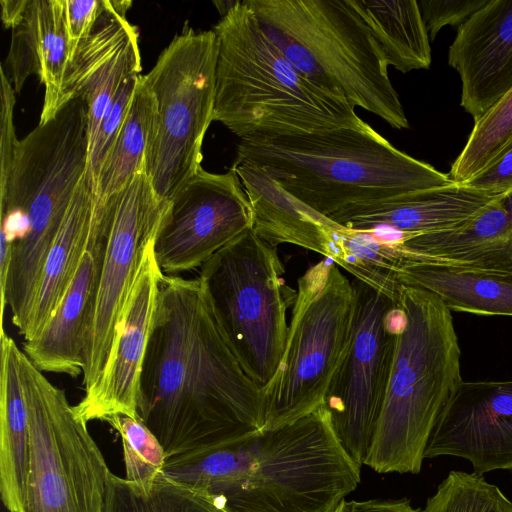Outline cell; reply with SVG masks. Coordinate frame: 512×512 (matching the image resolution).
<instances>
[{
  "instance_id": "cell-40",
  "label": "cell",
  "mask_w": 512,
  "mask_h": 512,
  "mask_svg": "<svg viewBox=\"0 0 512 512\" xmlns=\"http://www.w3.org/2000/svg\"><path fill=\"white\" fill-rule=\"evenodd\" d=\"M346 512H421L408 499H369L346 501Z\"/></svg>"
},
{
  "instance_id": "cell-23",
  "label": "cell",
  "mask_w": 512,
  "mask_h": 512,
  "mask_svg": "<svg viewBox=\"0 0 512 512\" xmlns=\"http://www.w3.org/2000/svg\"><path fill=\"white\" fill-rule=\"evenodd\" d=\"M397 277L435 294L450 311L512 316V271L410 261Z\"/></svg>"
},
{
  "instance_id": "cell-11",
  "label": "cell",
  "mask_w": 512,
  "mask_h": 512,
  "mask_svg": "<svg viewBox=\"0 0 512 512\" xmlns=\"http://www.w3.org/2000/svg\"><path fill=\"white\" fill-rule=\"evenodd\" d=\"M217 56L213 30L184 29L145 75L157 104L145 172L165 202L202 169L203 140L213 121Z\"/></svg>"
},
{
  "instance_id": "cell-38",
  "label": "cell",
  "mask_w": 512,
  "mask_h": 512,
  "mask_svg": "<svg viewBox=\"0 0 512 512\" xmlns=\"http://www.w3.org/2000/svg\"><path fill=\"white\" fill-rule=\"evenodd\" d=\"M70 48V60L78 45L93 29L105 0H61ZM69 60V62H70Z\"/></svg>"
},
{
  "instance_id": "cell-2",
  "label": "cell",
  "mask_w": 512,
  "mask_h": 512,
  "mask_svg": "<svg viewBox=\"0 0 512 512\" xmlns=\"http://www.w3.org/2000/svg\"><path fill=\"white\" fill-rule=\"evenodd\" d=\"M163 474L224 512H334L360 482L322 406L291 423L170 457Z\"/></svg>"
},
{
  "instance_id": "cell-13",
  "label": "cell",
  "mask_w": 512,
  "mask_h": 512,
  "mask_svg": "<svg viewBox=\"0 0 512 512\" xmlns=\"http://www.w3.org/2000/svg\"><path fill=\"white\" fill-rule=\"evenodd\" d=\"M100 202L107 216V240L86 346L84 391L96 383L107 365L145 249L169 204L157 195L145 171Z\"/></svg>"
},
{
  "instance_id": "cell-41",
  "label": "cell",
  "mask_w": 512,
  "mask_h": 512,
  "mask_svg": "<svg viewBox=\"0 0 512 512\" xmlns=\"http://www.w3.org/2000/svg\"><path fill=\"white\" fill-rule=\"evenodd\" d=\"M30 0H1L2 22L5 28H14L23 19Z\"/></svg>"
},
{
  "instance_id": "cell-8",
  "label": "cell",
  "mask_w": 512,
  "mask_h": 512,
  "mask_svg": "<svg viewBox=\"0 0 512 512\" xmlns=\"http://www.w3.org/2000/svg\"><path fill=\"white\" fill-rule=\"evenodd\" d=\"M283 273L275 246L250 228L206 261L198 277L225 340L262 389L282 359L286 313L296 298Z\"/></svg>"
},
{
  "instance_id": "cell-16",
  "label": "cell",
  "mask_w": 512,
  "mask_h": 512,
  "mask_svg": "<svg viewBox=\"0 0 512 512\" xmlns=\"http://www.w3.org/2000/svg\"><path fill=\"white\" fill-rule=\"evenodd\" d=\"M153 240L145 249L107 365L73 406L75 415L85 423L119 414L138 418L141 371L163 276L154 257Z\"/></svg>"
},
{
  "instance_id": "cell-31",
  "label": "cell",
  "mask_w": 512,
  "mask_h": 512,
  "mask_svg": "<svg viewBox=\"0 0 512 512\" xmlns=\"http://www.w3.org/2000/svg\"><path fill=\"white\" fill-rule=\"evenodd\" d=\"M140 72L141 57L136 33L80 87L76 96H81L87 104L90 146L121 83L128 76Z\"/></svg>"
},
{
  "instance_id": "cell-17",
  "label": "cell",
  "mask_w": 512,
  "mask_h": 512,
  "mask_svg": "<svg viewBox=\"0 0 512 512\" xmlns=\"http://www.w3.org/2000/svg\"><path fill=\"white\" fill-rule=\"evenodd\" d=\"M106 240V211L97 202L88 246L62 302L43 328L23 344L22 351L42 372L83 374Z\"/></svg>"
},
{
  "instance_id": "cell-36",
  "label": "cell",
  "mask_w": 512,
  "mask_h": 512,
  "mask_svg": "<svg viewBox=\"0 0 512 512\" xmlns=\"http://www.w3.org/2000/svg\"><path fill=\"white\" fill-rule=\"evenodd\" d=\"M490 0L418 1L430 40L445 26H460Z\"/></svg>"
},
{
  "instance_id": "cell-32",
  "label": "cell",
  "mask_w": 512,
  "mask_h": 512,
  "mask_svg": "<svg viewBox=\"0 0 512 512\" xmlns=\"http://www.w3.org/2000/svg\"><path fill=\"white\" fill-rule=\"evenodd\" d=\"M421 512H512V502L482 475L450 471Z\"/></svg>"
},
{
  "instance_id": "cell-39",
  "label": "cell",
  "mask_w": 512,
  "mask_h": 512,
  "mask_svg": "<svg viewBox=\"0 0 512 512\" xmlns=\"http://www.w3.org/2000/svg\"><path fill=\"white\" fill-rule=\"evenodd\" d=\"M465 183L488 192L507 193L511 191L512 141L486 168Z\"/></svg>"
},
{
  "instance_id": "cell-35",
  "label": "cell",
  "mask_w": 512,
  "mask_h": 512,
  "mask_svg": "<svg viewBox=\"0 0 512 512\" xmlns=\"http://www.w3.org/2000/svg\"><path fill=\"white\" fill-rule=\"evenodd\" d=\"M139 76L132 74L121 83L90 146L87 175L93 183L95 194L100 169L126 119Z\"/></svg>"
},
{
  "instance_id": "cell-1",
  "label": "cell",
  "mask_w": 512,
  "mask_h": 512,
  "mask_svg": "<svg viewBox=\"0 0 512 512\" xmlns=\"http://www.w3.org/2000/svg\"><path fill=\"white\" fill-rule=\"evenodd\" d=\"M137 414L167 459L263 428V389L229 347L199 278L162 276Z\"/></svg>"
},
{
  "instance_id": "cell-6",
  "label": "cell",
  "mask_w": 512,
  "mask_h": 512,
  "mask_svg": "<svg viewBox=\"0 0 512 512\" xmlns=\"http://www.w3.org/2000/svg\"><path fill=\"white\" fill-rule=\"evenodd\" d=\"M404 313L388 388L364 462L378 473L421 470L432 431L463 382L451 311L435 294L403 285Z\"/></svg>"
},
{
  "instance_id": "cell-42",
  "label": "cell",
  "mask_w": 512,
  "mask_h": 512,
  "mask_svg": "<svg viewBox=\"0 0 512 512\" xmlns=\"http://www.w3.org/2000/svg\"><path fill=\"white\" fill-rule=\"evenodd\" d=\"M334 512H346V500Z\"/></svg>"
},
{
  "instance_id": "cell-25",
  "label": "cell",
  "mask_w": 512,
  "mask_h": 512,
  "mask_svg": "<svg viewBox=\"0 0 512 512\" xmlns=\"http://www.w3.org/2000/svg\"><path fill=\"white\" fill-rule=\"evenodd\" d=\"M380 45L388 66L402 73L428 69L430 37L416 0H352Z\"/></svg>"
},
{
  "instance_id": "cell-3",
  "label": "cell",
  "mask_w": 512,
  "mask_h": 512,
  "mask_svg": "<svg viewBox=\"0 0 512 512\" xmlns=\"http://www.w3.org/2000/svg\"><path fill=\"white\" fill-rule=\"evenodd\" d=\"M218 56L213 121L240 139L367 129L339 92L305 77L267 36L246 1L214 26Z\"/></svg>"
},
{
  "instance_id": "cell-19",
  "label": "cell",
  "mask_w": 512,
  "mask_h": 512,
  "mask_svg": "<svg viewBox=\"0 0 512 512\" xmlns=\"http://www.w3.org/2000/svg\"><path fill=\"white\" fill-rule=\"evenodd\" d=\"M505 194L452 181L383 200L351 204L328 218L353 231L387 229L404 236L434 233L461 226Z\"/></svg>"
},
{
  "instance_id": "cell-18",
  "label": "cell",
  "mask_w": 512,
  "mask_h": 512,
  "mask_svg": "<svg viewBox=\"0 0 512 512\" xmlns=\"http://www.w3.org/2000/svg\"><path fill=\"white\" fill-rule=\"evenodd\" d=\"M448 64L461 80V106L476 121L512 89V0H490L460 25Z\"/></svg>"
},
{
  "instance_id": "cell-34",
  "label": "cell",
  "mask_w": 512,
  "mask_h": 512,
  "mask_svg": "<svg viewBox=\"0 0 512 512\" xmlns=\"http://www.w3.org/2000/svg\"><path fill=\"white\" fill-rule=\"evenodd\" d=\"M38 5L30 0L22 21L12 28L11 44L6 59L8 75L16 93L20 92L26 79L31 75L40 77L41 67L38 55Z\"/></svg>"
},
{
  "instance_id": "cell-15",
  "label": "cell",
  "mask_w": 512,
  "mask_h": 512,
  "mask_svg": "<svg viewBox=\"0 0 512 512\" xmlns=\"http://www.w3.org/2000/svg\"><path fill=\"white\" fill-rule=\"evenodd\" d=\"M468 460L474 473L512 471V380L463 382L443 409L424 457Z\"/></svg>"
},
{
  "instance_id": "cell-37",
  "label": "cell",
  "mask_w": 512,
  "mask_h": 512,
  "mask_svg": "<svg viewBox=\"0 0 512 512\" xmlns=\"http://www.w3.org/2000/svg\"><path fill=\"white\" fill-rule=\"evenodd\" d=\"M0 75V188H2L7 183L19 140L16 137L13 122L16 92L3 66H1Z\"/></svg>"
},
{
  "instance_id": "cell-14",
  "label": "cell",
  "mask_w": 512,
  "mask_h": 512,
  "mask_svg": "<svg viewBox=\"0 0 512 512\" xmlns=\"http://www.w3.org/2000/svg\"><path fill=\"white\" fill-rule=\"evenodd\" d=\"M252 209L236 172L194 175L169 202L153 240L165 276L201 267L252 228Z\"/></svg>"
},
{
  "instance_id": "cell-24",
  "label": "cell",
  "mask_w": 512,
  "mask_h": 512,
  "mask_svg": "<svg viewBox=\"0 0 512 512\" xmlns=\"http://www.w3.org/2000/svg\"><path fill=\"white\" fill-rule=\"evenodd\" d=\"M0 492L9 512H19L30 457V426L20 375L21 349L5 332L0 336Z\"/></svg>"
},
{
  "instance_id": "cell-10",
  "label": "cell",
  "mask_w": 512,
  "mask_h": 512,
  "mask_svg": "<svg viewBox=\"0 0 512 512\" xmlns=\"http://www.w3.org/2000/svg\"><path fill=\"white\" fill-rule=\"evenodd\" d=\"M20 375L28 407L30 457L19 512H109L112 476L87 423L65 392L22 351Z\"/></svg>"
},
{
  "instance_id": "cell-28",
  "label": "cell",
  "mask_w": 512,
  "mask_h": 512,
  "mask_svg": "<svg viewBox=\"0 0 512 512\" xmlns=\"http://www.w3.org/2000/svg\"><path fill=\"white\" fill-rule=\"evenodd\" d=\"M40 81L45 87L39 124L53 119L64 105L70 48L61 0H37Z\"/></svg>"
},
{
  "instance_id": "cell-9",
  "label": "cell",
  "mask_w": 512,
  "mask_h": 512,
  "mask_svg": "<svg viewBox=\"0 0 512 512\" xmlns=\"http://www.w3.org/2000/svg\"><path fill=\"white\" fill-rule=\"evenodd\" d=\"M339 268L326 258L297 281L282 359L263 388L262 429L291 423L324 405L353 326L354 288Z\"/></svg>"
},
{
  "instance_id": "cell-26",
  "label": "cell",
  "mask_w": 512,
  "mask_h": 512,
  "mask_svg": "<svg viewBox=\"0 0 512 512\" xmlns=\"http://www.w3.org/2000/svg\"><path fill=\"white\" fill-rule=\"evenodd\" d=\"M156 124V99L145 75H140L126 119L99 172L96 186L99 201L107 200L135 174L145 171Z\"/></svg>"
},
{
  "instance_id": "cell-29",
  "label": "cell",
  "mask_w": 512,
  "mask_h": 512,
  "mask_svg": "<svg viewBox=\"0 0 512 512\" xmlns=\"http://www.w3.org/2000/svg\"><path fill=\"white\" fill-rule=\"evenodd\" d=\"M109 512H224L204 493L165 476L146 492L113 474Z\"/></svg>"
},
{
  "instance_id": "cell-4",
  "label": "cell",
  "mask_w": 512,
  "mask_h": 512,
  "mask_svg": "<svg viewBox=\"0 0 512 512\" xmlns=\"http://www.w3.org/2000/svg\"><path fill=\"white\" fill-rule=\"evenodd\" d=\"M89 149L88 108L76 96L19 140L7 183L0 188V235L12 242L5 303L19 334L47 255L87 173Z\"/></svg>"
},
{
  "instance_id": "cell-21",
  "label": "cell",
  "mask_w": 512,
  "mask_h": 512,
  "mask_svg": "<svg viewBox=\"0 0 512 512\" xmlns=\"http://www.w3.org/2000/svg\"><path fill=\"white\" fill-rule=\"evenodd\" d=\"M238 175L252 209V229L276 246L288 243L319 253L336 263L340 226L287 193L261 169L248 164L231 167Z\"/></svg>"
},
{
  "instance_id": "cell-7",
  "label": "cell",
  "mask_w": 512,
  "mask_h": 512,
  "mask_svg": "<svg viewBox=\"0 0 512 512\" xmlns=\"http://www.w3.org/2000/svg\"><path fill=\"white\" fill-rule=\"evenodd\" d=\"M267 36L310 81L392 128H409L385 55L352 0H245Z\"/></svg>"
},
{
  "instance_id": "cell-27",
  "label": "cell",
  "mask_w": 512,
  "mask_h": 512,
  "mask_svg": "<svg viewBox=\"0 0 512 512\" xmlns=\"http://www.w3.org/2000/svg\"><path fill=\"white\" fill-rule=\"evenodd\" d=\"M339 235L340 256L336 264L356 280L398 302L403 285L397 272L403 257L395 238L386 239L376 232L353 231L342 226Z\"/></svg>"
},
{
  "instance_id": "cell-12",
  "label": "cell",
  "mask_w": 512,
  "mask_h": 512,
  "mask_svg": "<svg viewBox=\"0 0 512 512\" xmlns=\"http://www.w3.org/2000/svg\"><path fill=\"white\" fill-rule=\"evenodd\" d=\"M352 284L351 339L323 406L340 444L361 467L383 408L404 313L398 302L367 284L358 280Z\"/></svg>"
},
{
  "instance_id": "cell-22",
  "label": "cell",
  "mask_w": 512,
  "mask_h": 512,
  "mask_svg": "<svg viewBox=\"0 0 512 512\" xmlns=\"http://www.w3.org/2000/svg\"><path fill=\"white\" fill-rule=\"evenodd\" d=\"M95 190L87 173L78 185L59 233L47 255L26 326L32 339L62 302L88 246L95 207Z\"/></svg>"
},
{
  "instance_id": "cell-30",
  "label": "cell",
  "mask_w": 512,
  "mask_h": 512,
  "mask_svg": "<svg viewBox=\"0 0 512 512\" xmlns=\"http://www.w3.org/2000/svg\"><path fill=\"white\" fill-rule=\"evenodd\" d=\"M512 141V89L474 126L448 173L453 182L465 183L486 168Z\"/></svg>"
},
{
  "instance_id": "cell-33",
  "label": "cell",
  "mask_w": 512,
  "mask_h": 512,
  "mask_svg": "<svg viewBox=\"0 0 512 512\" xmlns=\"http://www.w3.org/2000/svg\"><path fill=\"white\" fill-rule=\"evenodd\" d=\"M106 422L121 436L125 479L146 492L150 491L167 460L161 443L138 418L119 414Z\"/></svg>"
},
{
  "instance_id": "cell-5",
  "label": "cell",
  "mask_w": 512,
  "mask_h": 512,
  "mask_svg": "<svg viewBox=\"0 0 512 512\" xmlns=\"http://www.w3.org/2000/svg\"><path fill=\"white\" fill-rule=\"evenodd\" d=\"M235 164L261 169L323 216L452 182L448 174L398 150L371 126L241 139Z\"/></svg>"
},
{
  "instance_id": "cell-20",
  "label": "cell",
  "mask_w": 512,
  "mask_h": 512,
  "mask_svg": "<svg viewBox=\"0 0 512 512\" xmlns=\"http://www.w3.org/2000/svg\"><path fill=\"white\" fill-rule=\"evenodd\" d=\"M403 263L432 262L512 271V190L451 230L401 236Z\"/></svg>"
}]
</instances>
